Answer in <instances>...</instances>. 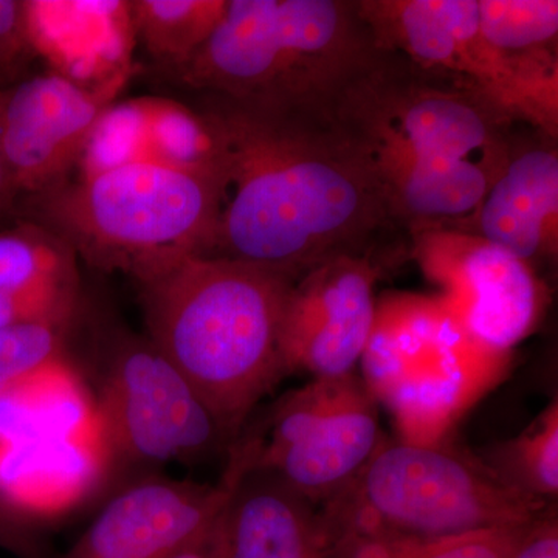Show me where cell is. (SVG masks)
Segmentation results:
<instances>
[{
	"label": "cell",
	"instance_id": "cell-1",
	"mask_svg": "<svg viewBox=\"0 0 558 558\" xmlns=\"http://www.w3.org/2000/svg\"><path fill=\"white\" fill-rule=\"evenodd\" d=\"M199 97L222 150L205 256L295 282L341 256L379 255L400 229L373 168L328 117Z\"/></svg>",
	"mask_w": 558,
	"mask_h": 558
},
{
	"label": "cell",
	"instance_id": "cell-2",
	"mask_svg": "<svg viewBox=\"0 0 558 558\" xmlns=\"http://www.w3.org/2000/svg\"><path fill=\"white\" fill-rule=\"evenodd\" d=\"M332 121L413 234L468 222L513 137V124L478 97L387 50L343 92Z\"/></svg>",
	"mask_w": 558,
	"mask_h": 558
},
{
	"label": "cell",
	"instance_id": "cell-3",
	"mask_svg": "<svg viewBox=\"0 0 558 558\" xmlns=\"http://www.w3.org/2000/svg\"><path fill=\"white\" fill-rule=\"evenodd\" d=\"M292 281L194 255L138 282L148 339L236 438L286 373L281 332Z\"/></svg>",
	"mask_w": 558,
	"mask_h": 558
},
{
	"label": "cell",
	"instance_id": "cell-4",
	"mask_svg": "<svg viewBox=\"0 0 558 558\" xmlns=\"http://www.w3.org/2000/svg\"><path fill=\"white\" fill-rule=\"evenodd\" d=\"M380 54L355 0H229L207 44L167 73L199 95L332 120Z\"/></svg>",
	"mask_w": 558,
	"mask_h": 558
},
{
	"label": "cell",
	"instance_id": "cell-5",
	"mask_svg": "<svg viewBox=\"0 0 558 558\" xmlns=\"http://www.w3.org/2000/svg\"><path fill=\"white\" fill-rule=\"evenodd\" d=\"M218 202L215 179L150 163L69 179L32 196L36 222L68 242L78 258L137 282L189 256L207 255Z\"/></svg>",
	"mask_w": 558,
	"mask_h": 558
},
{
	"label": "cell",
	"instance_id": "cell-6",
	"mask_svg": "<svg viewBox=\"0 0 558 558\" xmlns=\"http://www.w3.org/2000/svg\"><path fill=\"white\" fill-rule=\"evenodd\" d=\"M543 505L444 442L385 440L319 517L329 539H425L529 523L545 512Z\"/></svg>",
	"mask_w": 558,
	"mask_h": 558
},
{
	"label": "cell",
	"instance_id": "cell-7",
	"mask_svg": "<svg viewBox=\"0 0 558 558\" xmlns=\"http://www.w3.org/2000/svg\"><path fill=\"white\" fill-rule=\"evenodd\" d=\"M505 360L476 343L442 299L396 296L377 304L360 365L400 440L436 446L498 380Z\"/></svg>",
	"mask_w": 558,
	"mask_h": 558
},
{
	"label": "cell",
	"instance_id": "cell-8",
	"mask_svg": "<svg viewBox=\"0 0 558 558\" xmlns=\"http://www.w3.org/2000/svg\"><path fill=\"white\" fill-rule=\"evenodd\" d=\"M381 50L449 81L509 123L557 140L558 54H509L480 28L478 0H357Z\"/></svg>",
	"mask_w": 558,
	"mask_h": 558
},
{
	"label": "cell",
	"instance_id": "cell-9",
	"mask_svg": "<svg viewBox=\"0 0 558 558\" xmlns=\"http://www.w3.org/2000/svg\"><path fill=\"white\" fill-rule=\"evenodd\" d=\"M379 403L354 374L312 379L240 435L250 469L266 470L325 505L352 483L385 442Z\"/></svg>",
	"mask_w": 558,
	"mask_h": 558
},
{
	"label": "cell",
	"instance_id": "cell-10",
	"mask_svg": "<svg viewBox=\"0 0 558 558\" xmlns=\"http://www.w3.org/2000/svg\"><path fill=\"white\" fill-rule=\"evenodd\" d=\"M95 398L117 468L199 464L238 439L148 337L117 340Z\"/></svg>",
	"mask_w": 558,
	"mask_h": 558
},
{
	"label": "cell",
	"instance_id": "cell-11",
	"mask_svg": "<svg viewBox=\"0 0 558 558\" xmlns=\"http://www.w3.org/2000/svg\"><path fill=\"white\" fill-rule=\"evenodd\" d=\"M248 468L240 442L218 483L140 480L113 495L60 558H175L207 537Z\"/></svg>",
	"mask_w": 558,
	"mask_h": 558
},
{
	"label": "cell",
	"instance_id": "cell-12",
	"mask_svg": "<svg viewBox=\"0 0 558 558\" xmlns=\"http://www.w3.org/2000/svg\"><path fill=\"white\" fill-rule=\"evenodd\" d=\"M128 78L87 89L50 70L0 89V146L17 196H38L70 179Z\"/></svg>",
	"mask_w": 558,
	"mask_h": 558
},
{
	"label": "cell",
	"instance_id": "cell-13",
	"mask_svg": "<svg viewBox=\"0 0 558 558\" xmlns=\"http://www.w3.org/2000/svg\"><path fill=\"white\" fill-rule=\"evenodd\" d=\"M414 242L424 269L446 289L442 300L481 347L508 355L535 328L545 295L524 260L457 231H424Z\"/></svg>",
	"mask_w": 558,
	"mask_h": 558
},
{
	"label": "cell",
	"instance_id": "cell-14",
	"mask_svg": "<svg viewBox=\"0 0 558 558\" xmlns=\"http://www.w3.org/2000/svg\"><path fill=\"white\" fill-rule=\"evenodd\" d=\"M377 258L341 256L293 282L281 332L286 373L312 379L354 374L376 318Z\"/></svg>",
	"mask_w": 558,
	"mask_h": 558
},
{
	"label": "cell",
	"instance_id": "cell-15",
	"mask_svg": "<svg viewBox=\"0 0 558 558\" xmlns=\"http://www.w3.org/2000/svg\"><path fill=\"white\" fill-rule=\"evenodd\" d=\"M220 142L199 108L171 98L138 97L106 108L81 154L76 178L150 163L207 175L219 183Z\"/></svg>",
	"mask_w": 558,
	"mask_h": 558
},
{
	"label": "cell",
	"instance_id": "cell-16",
	"mask_svg": "<svg viewBox=\"0 0 558 558\" xmlns=\"http://www.w3.org/2000/svg\"><path fill=\"white\" fill-rule=\"evenodd\" d=\"M457 233L512 253L534 269L558 253L557 140L535 131L512 137L508 160L480 207Z\"/></svg>",
	"mask_w": 558,
	"mask_h": 558
},
{
	"label": "cell",
	"instance_id": "cell-17",
	"mask_svg": "<svg viewBox=\"0 0 558 558\" xmlns=\"http://www.w3.org/2000/svg\"><path fill=\"white\" fill-rule=\"evenodd\" d=\"M116 459L105 428L0 446V502L24 526L69 515L106 486Z\"/></svg>",
	"mask_w": 558,
	"mask_h": 558
},
{
	"label": "cell",
	"instance_id": "cell-18",
	"mask_svg": "<svg viewBox=\"0 0 558 558\" xmlns=\"http://www.w3.org/2000/svg\"><path fill=\"white\" fill-rule=\"evenodd\" d=\"M24 14L32 49L51 72L87 89L130 76L131 2L28 0Z\"/></svg>",
	"mask_w": 558,
	"mask_h": 558
},
{
	"label": "cell",
	"instance_id": "cell-19",
	"mask_svg": "<svg viewBox=\"0 0 558 558\" xmlns=\"http://www.w3.org/2000/svg\"><path fill=\"white\" fill-rule=\"evenodd\" d=\"M216 546L218 558H332L317 506L250 465L220 513Z\"/></svg>",
	"mask_w": 558,
	"mask_h": 558
},
{
	"label": "cell",
	"instance_id": "cell-20",
	"mask_svg": "<svg viewBox=\"0 0 558 558\" xmlns=\"http://www.w3.org/2000/svg\"><path fill=\"white\" fill-rule=\"evenodd\" d=\"M80 307L78 256L38 222L0 231V329L72 325Z\"/></svg>",
	"mask_w": 558,
	"mask_h": 558
},
{
	"label": "cell",
	"instance_id": "cell-21",
	"mask_svg": "<svg viewBox=\"0 0 558 558\" xmlns=\"http://www.w3.org/2000/svg\"><path fill=\"white\" fill-rule=\"evenodd\" d=\"M98 427L95 392L65 355L0 389V446L68 438Z\"/></svg>",
	"mask_w": 558,
	"mask_h": 558
},
{
	"label": "cell",
	"instance_id": "cell-22",
	"mask_svg": "<svg viewBox=\"0 0 558 558\" xmlns=\"http://www.w3.org/2000/svg\"><path fill=\"white\" fill-rule=\"evenodd\" d=\"M229 0H134L135 36L165 72L193 60L218 27Z\"/></svg>",
	"mask_w": 558,
	"mask_h": 558
},
{
	"label": "cell",
	"instance_id": "cell-23",
	"mask_svg": "<svg viewBox=\"0 0 558 558\" xmlns=\"http://www.w3.org/2000/svg\"><path fill=\"white\" fill-rule=\"evenodd\" d=\"M534 521L439 538L340 537L330 539V550L332 558H512Z\"/></svg>",
	"mask_w": 558,
	"mask_h": 558
},
{
	"label": "cell",
	"instance_id": "cell-24",
	"mask_svg": "<svg viewBox=\"0 0 558 558\" xmlns=\"http://www.w3.org/2000/svg\"><path fill=\"white\" fill-rule=\"evenodd\" d=\"M495 473L517 490L539 501L558 494V403L554 400L537 421L498 451Z\"/></svg>",
	"mask_w": 558,
	"mask_h": 558
},
{
	"label": "cell",
	"instance_id": "cell-25",
	"mask_svg": "<svg viewBox=\"0 0 558 558\" xmlns=\"http://www.w3.org/2000/svg\"><path fill=\"white\" fill-rule=\"evenodd\" d=\"M478 13L481 33L502 53L557 51V0H478Z\"/></svg>",
	"mask_w": 558,
	"mask_h": 558
},
{
	"label": "cell",
	"instance_id": "cell-26",
	"mask_svg": "<svg viewBox=\"0 0 558 558\" xmlns=\"http://www.w3.org/2000/svg\"><path fill=\"white\" fill-rule=\"evenodd\" d=\"M72 325L22 323L0 329V389L64 357Z\"/></svg>",
	"mask_w": 558,
	"mask_h": 558
},
{
	"label": "cell",
	"instance_id": "cell-27",
	"mask_svg": "<svg viewBox=\"0 0 558 558\" xmlns=\"http://www.w3.org/2000/svg\"><path fill=\"white\" fill-rule=\"evenodd\" d=\"M33 54L25 28L24 2L0 0V76L13 75Z\"/></svg>",
	"mask_w": 558,
	"mask_h": 558
},
{
	"label": "cell",
	"instance_id": "cell-28",
	"mask_svg": "<svg viewBox=\"0 0 558 558\" xmlns=\"http://www.w3.org/2000/svg\"><path fill=\"white\" fill-rule=\"evenodd\" d=\"M512 558H558V523L556 512L545 510L532 523L526 537Z\"/></svg>",
	"mask_w": 558,
	"mask_h": 558
},
{
	"label": "cell",
	"instance_id": "cell-29",
	"mask_svg": "<svg viewBox=\"0 0 558 558\" xmlns=\"http://www.w3.org/2000/svg\"><path fill=\"white\" fill-rule=\"evenodd\" d=\"M0 546L21 558H44L38 543L33 537V529L24 526L0 502Z\"/></svg>",
	"mask_w": 558,
	"mask_h": 558
},
{
	"label": "cell",
	"instance_id": "cell-30",
	"mask_svg": "<svg viewBox=\"0 0 558 558\" xmlns=\"http://www.w3.org/2000/svg\"><path fill=\"white\" fill-rule=\"evenodd\" d=\"M16 197L17 193L14 190L13 182H11L9 167H7L2 146H0V216L9 211Z\"/></svg>",
	"mask_w": 558,
	"mask_h": 558
},
{
	"label": "cell",
	"instance_id": "cell-31",
	"mask_svg": "<svg viewBox=\"0 0 558 558\" xmlns=\"http://www.w3.org/2000/svg\"><path fill=\"white\" fill-rule=\"evenodd\" d=\"M219 521V520H218ZM218 526V523H216ZM216 526L207 535L202 538L199 543L191 546L185 553L180 554L175 558H218V546H216Z\"/></svg>",
	"mask_w": 558,
	"mask_h": 558
}]
</instances>
